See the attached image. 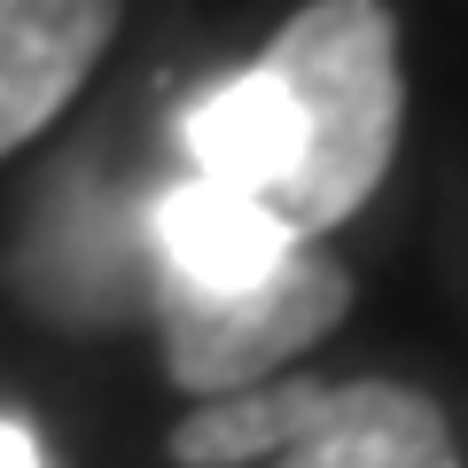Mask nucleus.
<instances>
[{"instance_id":"423d86ee","label":"nucleus","mask_w":468,"mask_h":468,"mask_svg":"<svg viewBox=\"0 0 468 468\" xmlns=\"http://www.w3.org/2000/svg\"><path fill=\"white\" fill-rule=\"evenodd\" d=\"M180 149L196 165V180H218V187H242L273 211V196L289 187L297 172V110L289 94L273 86L266 63H242L234 79L203 86L180 117Z\"/></svg>"},{"instance_id":"20e7f679","label":"nucleus","mask_w":468,"mask_h":468,"mask_svg":"<svg viewBox=\"0 0 468 468\" xmlns=\"http://www.w3.org/2000/svg\"><path fill=\"white\" fill-rule=\"evenodd\" d=\"M258 468H461V445L430 390L390 383V375H351L320 390L297 445H282Z\"/></svg>"},{"instance_id":"7ed1b4c3","label":"nucleus","mask_w":468,"mask_h":468,"mask_svg":"<svg viewBox=\"0 0 468 468\" xmlns=\"http://www.w3.org/2000/svg\"><path fill=\"white\" fill-rule=\"evenodd\" d=\"M117 24L125 0H0V165L79 101Z\"/></svg>"},{"instance_id":"6e6552de","label":"nucleus","mask_w":468,"mask_h":468,"mask_svg":"<svg viewBox=\"0 0 468 468\" xmlns=\"http://www.w3.org/2000/svg\"><path fill=\"white\" fill-rule=\"evenodd\" d=\"M0 468H39V437L0 414Z\"/></svg>"},{"instance_id":"f257e3e1","label":"nucleus","mask_w":468,"mask_h":468,"mask_svg":"<svg viewBox=\"0 0 468 468\" xmlns=\"http://www.w3.org/2000/svg\"><path fill=\"white\" fill-rule=\"evenodd\" d=\"M258 63L297 110V172L273 196V218L297 242H320L367 211L399 165L406 133L399 16L383 0H304L258 48Z\"/></svg>"},{"instance_id":"0eeeda50","label":"nucleus","mask_w":468,"mask_h":468,"mask_svg":"<svg viewBox=\"0 0 468 468\" xmlns=\"http://www.w3.org/2000/svg\"><path fill=\"white\" fill-rule=\"evenodd\" d=\"M320 375H273L258 390H234V399H203L196 414L172 421V461L180 468H258L282 445H297V430L320 406Z\"/></svg>"},{"instance_id":"39448f33","label":"nucleus","mask_w":468,"mask_h":468,"mask_svg":"<svg viewBox=\"0 0 468 468\" xmlns=\"http://www.w3.org/2000/svg\"><path fill=\"white\" fill-rule=\"evenodd\" d=\"M149 242H156V282L211 289V297H227V289H258L266 273H282L289 258L304 250L258 196L218 187V180H196V172L156 196Z\"/></svg>"},{"instance_id":"f03ea898","label":"nucleus","mask_w":468,"mask_h":468,"mask_svg":"<svg viewBox=\"0 0 468 468\" xmlns=\"http://www.w3.org/2000/svg\"><path fill=\"white\" fill-rule=\"evenodd\" d=\"M351 313V273L335 266L320 242H304L282 273H266L258 289H180L156 282V335H165V375L187 399H234L258 390L273 375H289V359L335 335Z\"/></svg>"}]
</instances>
